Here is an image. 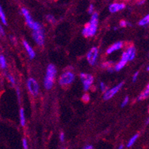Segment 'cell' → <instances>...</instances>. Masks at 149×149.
Returning <instances> with one entry per match:
<instances>
[{
	"mask_svg": "<svg viewBox=\"0 0 149 149\" xmlns=\"http://www.w3.org/2000/svg\"><path fill=\"white\" fill-rule=\"evenodd\" d=\"M98 25V14L93 13L92 14L91 19L87 25L82 30V35L85 37H91L96 34Z\"/></svg>",
	"mask_w": 149,
	"mask_h": 149,
	"instance_id": "1",
	"label": "cell"
},
{
	"mask_svg": "<svg viewBox=\"0 0 149 149\" xmlns=\"http://www.w3.org/2000/svg\"><path fill=\"white\" fill-rule=\"evenodd\" d=\"M56 75V68L53 64L48 65L46 70L45 77L44 79V86L47 90H50L53 88L54 79Z\"/></svg>",
	"mask_w": 149,
	"mask_h": 149,
	"instance_id": "2",
	"label": "cell"
},
{
	"mask_svg": "<svg viewBox=\"0 0 149 149\" xmlns=\"http://www.w3.org/2000/svg\"><path fill=\"white\" fill-rule=\"evenodd\" d=\"M74 79H75V75L74 73L70 70H67L61 74L59 79V83L62 86H68L74 82Z\"/></svg>",
	"mask_w": 149,
	"mask_h": 149,
	"instance_id": "3",
	"label": "cell"
},
{
	"mask_svg": "<svg viewBox=\"0 0 149 149\" xmlns=\"http://www.w3.org/2000/svg\"><path fill=\"white\" fill-rule=\"evenodd\" d=\"M80 79L82 80V84H83L84 90L87 91L91 87L92 84L93 82V77L91 74H85V73H81L80 74Z\"/></svg>",
	"mask_w": 149,
	"mask_h": 149,
	"instance_id": "4",
	"label": "cell"
},
{
	"mask_svg": "<svg viewBox=\"0 0 149 149\" xmlns=\"http://www.w3.org/2000/svg\"><path fill=\"white\" fill-rule=\"evenodd\" d=\"M123 84H124L123 82H121V83H119L118 85H115L114 87H113L112 88L107 90L104 93L103 100H110V99L113 98V97L116 95V93L120 91V90L123 86Z\"/></svg>",
	"mask_w": 149,
	"mask_h": 149,
	"instance_id": "5",
	"label": "cell"
},
{
	"mask_svg": "<svg viewBox=\"0 0 149 149\" xmlns=\"http://www.w3.org/2000/svg\"><path fill=\"white\" fill-rule=\"evenodd\" d=\"M27 87H28V91H29L30 93L32 94L33 96H37V94L39 93V85H38V82H36V80L33 78H30L27 81Z\"/></svg>",
	"mask_w": 149,
	"mask_h": 149,
	"instance_id": "6",
	"label": "cell"
},
{
	"mask_svg": "<svg viewBox=\"0 0 149 149\" xmlns=\"http://www.w3.org/2000/svg\"><path fill=\"white\" fill-rule=\"evenodd\" d=\"M32 36L38 45L42 46L45 44V33L42 28L38 31H33Z\"/></svg>",
	"mask_w": 149,
	"mask_h": 149,
	"instance_id": "7",
	"label": "cell"
},
{
	"mask_svg": "<svg viewBox=\"0 0 149 149\" xmlns=\"http://www.w3.org/2000/svg\"><path fill=\"white\" fill-rule=\"evenodd\" d=\"M98 54L99 50L97 47H93V48H91L90 51L87 54V59L89 64H91V65H94L96 64L97 57H98Z\"/></svg>",
	"mask_w": 149,
	"mask_h": 149,
	"instance_id": "8",
	"label": "cell"
},
{
	"mask_svg": "<svg viewBox=\"0 0 149 149\" xmlns=\"http://www.w3.org/2000/svg\"><path fill=\"white\" fill-rule=\"evenodd\" d=\"M21 10H22V13L23 16H24V17H25V22H26L27 25H28V26H29L30 28L32 29L33 25H34L35 22L33 21V19H32V17H31V14H30L29 11H28V10H27L26 8H22Z\"/></svg>",
	"mask_w": 149,
	"mask_h": 149,
	"instance_id": "9",
	"label": "cell"
},
{
	"mask_svg": "<svg viewBox=\"0 0 149 149\" xmlns=\"http://www.w3.org/2000/svg\"><path fill=\"white\" fill-rule=\"evenodd\" d=\"M128 62V58H127L126 55H125V53H123V55H122L121 59H120V62L114 66L113 69H114V70H116V71H120V70H122V69L125 66V65H126V63Z\"/></svg>",
	"mask_w": 149,
	"mask_h": 149,
	"instance_id": "10",
	"label": "cell"
},
{
	"mask_svg": "<svg viewBox=\"0 0 149 149\" xmlns=\"http://www.w3.org/2000/svg\"><path fill=\"white\" fill-rule=\"evenodd\" d=\"M124 53L126 55L128 61H132L135 58V56H136V48H134V45H131L128 47Z\"/></svg>",
	"mask_w": 149,
	"mask_h": 149,
	"instance_id": "11",
	"label": "cell"
},
{
	"mask_svg": "<svg viewBox=\"0 0 149 149\" xmlns=\"http://www.w3.org/2000/svg\"><path fill=\"white\" fill-rule=\"evenodd\" d=\"M125 8V5L124 3H113L110 5L109 6V11L111 13H116L120 10H123Z\"/></svg>",
	"mask_w": 149,
	"mask_h": 149,
	"instance_id": "12",
	"label": "cell"
},
{
	"mask_svg": "<svg viewBox=\"0 0 149 149\" xmlns=\"http://www.w3.org/2000/svg\"><path fill=\"white\" fill-rule=\"evenodd\" d=\"M123 47V42H116V43L113 44L111 47H110V48H108V50H107V54H112V53L115 52V51L120 50Z\"/></svg>",
	"mask_w": 149,
	"mask_h": 149,
	"instance_id": "13",
	"label": "cell"
},
{
	"mask_svg": "<svg viewBox=\"0 0 149 149\" xmlns=\"http://www.w3.org/2000/svg\"><path fill=\"white\" fill-rule=\"evenodd\" d=\"M23 45H24V47H25V50H26L29 57L31 58V59H33V58L35 57V56H36V54H35V51H33L32 47H31V46L26 41L23 42Z\"/></svg>",
	"mask_w": 149,
	"mask_h": 149,
	"instance_id": "14",
	"label": "cell"
},
{
	"mask_svg": "<svg viewBox=\"0 0 149 149\" xmlns=\"http://www.w3.org/2000/svg\"><path fill=\"white\" fill-rule=\"evenodd\" d=\"M148 96H149V85L148 84L146 88H145V90L143 91L140 94H139L137 100H139V101H142V100H146V99H147L148 97Z\"/></svg>",
	"mask_w": 149,
	"mask_h": 149,
	"instance_id": "15",
	"label": "cell"
},
{
	"mask_svg": "<svg viewBox=\"0 0 149 149\" xmlns=\"http://www.w3.org/2000/svg\"><path fill=\"white\" fill-rule=\"evenodd\" d=\"M19 120L20 124H21L22 126H25V123H26V119H25V111H24V109H23V108H21L19 111Z\"/></svg>",
	"mask_w": 149,
	"mask_h": 149,
	"instance_id": "16",
	"label": "cell"
},
{
	"mask_svg": "<svg viewBox=\"0 0 149 149\" xmlns=\"http://www.w3.org/2000/svg\"><path fill=\"white\" fill-rule=\"evenodd\" d=\"M138 137H139V134L134 135V136H133L132 137L129 139V141L128 142V143H127V147L131 148V146H134V145L135 144V143H136V141L137 140Z\"/></svg>",
	"mask_w": 149,
	"mask_h": 149,
	"instance_id": "17",
	"label": "cell"
},
{
	"mask_svg": "<svg viewBox=\"0 0 149 149\" xmlns=\"http://www.w3.org/2000/svg\"><path fill=\"white\" fill-rule=\"evenodd\" d=\"M0 68L3 70L6 69L7 68V61L5 56L2 54H0Z\"/></svg>",
	"mask_w": 149,
	"mask_h": 149,
	"instance_id": "18",
	"label": "cell"
},
{
	"mask_svg": "<svg viewBox=\"0 0 149 149\" xmlns=\"http://www.w3.org/2000/svg\"><path fill=\"white\" fill-rule=\"evenodd\" d=\"M149 23V15H146L139 22V25L140 26H146Z\"/></svg>",
	"mask_w": 149,
	"mask_h": 149,
	"instance_id": "19",
	"label": "cell"
},
{
	"mask_svg": "<svg viewBox=\"0 0 149 149\" xmlns=\"http://www.w3.org/2000/svg\"><path fill=\"white\" fill-rule=\"evenodd\" d=\"M0 19H1V21H2V22L3 23L4 25H7L6 17H5V12H4L1 5H0Z\"/></svg>",
	"mask_w": 149,
	"mask_h": 149,
	"instance_id": "20",
	"label": "cell"
},
{
	"mask_svg": "<svg viewBox=\"0 0 149 149\" xmlns=\"http://www.w3.org/2000/svg\"><path fill=\"white\" fill-rule=\"evenodd\" d=\"M6 77H7V79H8V80L9 82L12 84V85H16V80H15V78L11 75V74H7Z\"/></svg>",
	"mask_w": 149,
	"mask_h": 149,
	"instance_id": "21",
	"label": "cell"
},
{
	"mask_svg": "<svg viewBox=\"0 0 149 149\" xmlns=\"http://www.w3.org/2000/svg\"><path fill=\"white\" fill-rule=\"evenodd\" d=\"M111 65H112L111 62H105V63H103L102 66H103L104 68H108V70H111V71H112V70H113V68L111 67Z\"/></svg>",
	"mask_w": 149,
	"mask_h": 149,
	"instance_id": "22",
	"label": "cell"
},
{
	"mask_svg": "<svg viewBox=\"0 0 149 149\" xmlns=\"http://www.w3.org/2000/svg\"><path fill=\"white\" fill-rule=\"evenodd\" d=\"M128 102H129V97H125L124 98V100H123V102H122L121 103V107L122 108H123V107H125V105H128Z\"/></svg>",
	"mask_w": 149,
	"mask_h": 149,
	"instance_id": "23",
	"label": "cell"
},
{
	"mask_svg": "<svg viewBox=\"0 0 149 149\" xmlns=\"http://www.w3.org/2000/svg\"><path fill=\"white\" fill-rule=\"evenodd\" d=\"M82 100L84 102H88L90 100V96L88 94V93H85L82 97Z\"/></svg>",
	"mask_w": 149,
	"mask_h": 149,
	"instance_id": "24",
	"label": "cell"
},
{
	"mask_svg": "<svg viewBox=\"0 0 149 149\" xmlns=\"http://www.w3.org/2000/svg\"><path fill=\"white\" fill-rule=\"evenodd\" d=\"M100 90H101L102 92H104V93L107 91L106 85H105V84L104 83V82H100Z\"/></svg>",
	"mask_w": 149,
	"mask_h": 149,
	"instance_id": "25",
	"label": "cell"
},
{
	"mask_svg": "<svg viewBox=\"0 0 149 149\" xmlns=\"http://www.w3.org/2000/svg\"><path fill=\"white\" fill-rule=\"evenodd\" d=\"M46 19H47V20H48L49 22H51V23L55 22V19H54V17H53L52 15H48L47 17H46Z\"/></svg>",
	"mask_w": 149,
	"mask_h": 149,
	"instance_id": "26",
	"label": "cell"
},
{
	"mask_svg": "<svg viewBox=\"0 0 149 149\" xmlns=\"http://www.w3.org/2000/svg\"><path fill=\"white\" fill-rule=\"evenodd\" d=\"M22 146L24 149H28V143L26 139H22Z\"/></svg>",
	"mask_w": 149,
	"mask_h": 149,
	"instance_id": "27",
	"label": "cell"
},
{
	"mask_svg": "<svg viewBox=\"0 0 149 149\" xmlns=\"http://www.w3.org/2000/svg\"><path fill=\"white\" fill-rule=\"evenodd\" d=\"M138 76H139V72H138V71H136V73H134V75H133V78H132L133 82H135L136 80H137Z\"/></svg>",
	"mask_w": 149,
	"mask_h": 149,
	"instance_id": "28",
	"label": "cell"
},
{
	"mask_svg": "<svg viewBox=\"0 0 149 149\" xmlns=\"http://www.w3.org/2000/svg\"><path fill=\"white\" fill-rule=\"evenodd\" d=\"M128 25H129V24H128V22H127L125 21V20H122V21L120 22V25L121 27H123V28L126 27Z\"/></svg>",
	"mask_w": 149,
	"mask_h": 149,
	"instance_id": "29",
	"label": "cell"
},
{
	"mask_svg": "<svg viewBox=\"0 0 149 149\" xmlns=\"http://www.w3.org/2000/svg\"><path fill=\"white\" fill-rule=\"evenodd\" d=\"M93 10H94V7H93V5L91 4L90 6H89L88 8V13H90V14H93Z\"/></svg>",
	"mask_w": 149,
	"mask_h": 149,
	"instance_id": "30",
	"label": "cell"
},
{
	"mask_svg": "<svg viewBox=\"0 0 149 149\" xmlns=\"http://www.w3.org/2000/svg\"><path fill=\"white\" fill-rule=\"evenodd\" d=\"M59 139L61 142H63L65 140V134L63 132H61L59 134Z\"/></svg>",
	"mask_w": 149,
	"mask_h": 149,
	"instance_id": "31",
	"label": "cell"
},
{
	"mask_svg": "<svg viewBox=\"0 0 149 149\" xmlns=\"http://www.w3.org/2000/svg\"><path fill=\"white\" fill-rule=\"evenodd\" d=\"M5 31L3 29V27L2 26V25L0 24V36H4L5 35Z\"/></svg>",
	"mask_w": 149,
	"mask_h": 149,
	"instance_id": "32",
	"label": "cell"
},
{
	"mask_svg": "<svg viewBox=\"0 0 149 149\" xmlns=\"http://www.w3.org/2000/svg\"><path fill=\"white\" fill-rule=\"evenodd\" d=\"M82 149H94V148H93V147L91 146V145H87V146H85Z\"/></svg>",
	"mask_w": 149,
	"mask_h": 149,
	"instance_id": "33",
	"label": "cell"
},
{
	"mask_svg": "<svg viewBox=\"0 0 149 149\" xmlns=\"http://www.w3.org/2000/svg\"><path fill=\"white\" fill-rule=\"evenodd\" d=\"M17 96H18L19 99L20 98V90L19 88H17Z\"/></svg>",
	"mask_w": 149,
	"mask_h": 149,
	"instance_id": "34",
	"label": "cell"
},
{
	"mask_svg": "<svg viewBox=\"0 0 149 149\" xmlns=\"http://www.w3.org/2000/svg\"><path fill=\"white\" fill-rule=\"evenodd\" d=\"M145 2H146V1H144V0H143V1H139L138 3H139V5H143V4H144Z\"/></svg>",
	"mask_w": 149,
	"mask_h": 149,
	"instance_id": "35",
	"label": "cell"
},
{
	"mask_svg": "<svg viewBox=\"0 0 149 149\" xmlns=\"http://www.w3.org/2000/svg\"><path fill=\"white\" fill-rule=\"evenodd\" d=\"M118 149H124V146H123V145H120V146L118 147Z\"/></svg>",
	"mask_w": 149,
	"mask_h": 149,
	"instance_id": "36",
	"label": "cell"
},
{
	"mask_svg": "<svg viewBox=\"0 0 149 149\" xmlns=\"http://www.w3.org/2000/svg\"><path fill=\"white\" fill-rule=\"evenodd\" d=\"M146 124H148V119H147V121H146Z\"/></svg>",
	"mask_w": 149,
	"mask_h": 149,
	"instance_id": "37",
	"label": "cell"
},
{
	"mask_svg": "<svg viewBox=\"0 0 149 149\" xmlns=\"http://www.w3.org/2000/svg\"><path fill=\"white\" fill-rule=\"evenodd\" d=\"M148 69H149V67L148 66H147V70H148Z\"/></svg>",
	"mask_w": 149,
	"mask_h": 149,
	"instance_id": "38",
	"label": "cell"
},
{
	"mask_svg": "<svg viewBox=\"0 0 149 149\" xmlns=\"http://www.w3.org/2000/svg\"><path fill=\"white\" fill-rule=\"evenodd\" d=\"M61 149H67V148H61Z\"/></svg>",
	"mask_w": 149,
	"mask_h": 149,
	"instance_id": "39",
	"label": "cell"
}]
</instances>
